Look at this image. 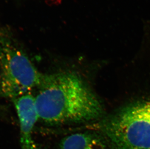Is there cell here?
Returning <instances> with one entry per match:
<instances>
[{"instance_id": "277c9868", "label": "cell", "mask_w": 150, "mask_h": 149, "mask_svg": "<svg viewBox=\"0 0 150 149\" xmlns=\"http://www.w3.org/2000/svg\"><path fill=\"white\" fill-rule=\"evenodd\" d=\"M99 135L92 133H77L63 138L58 149H109Z\"/></svg>"}, {"instance_id": "7a4b0ae2", "label": "cell", "mask_w": 150, "mask_h": 149, "mask_svg": "<svg viewBox=\"0 0 150 149\" xmlns=\"http://www.w3.org/2000/svg\"><path fill=\"white\" fill-rule=\"evenodd\" d=\"M40 73L8 29L0 27V96L13 100L41 84Z\"/></svg>"}, {"instance_id": "3957f363", "label": "cell", "mask_w": 150, "mask_h": 149, "mask_svg": "<svg viewBox=\"0 0 150 149\" xmlns=\"http://www.w3.org/2000/svg\"><path fill=\"white\" fill-rule=\"evenodd\" d=\"M102 130L116 149H150V101L124 107L105 122Z\"/></svg>"}, {"instance_id": "6da1fadb", "label": "cell", "mask_w": 150, "mask_h": 149, "mask_svg": "<svg viewBox=\"0 0 150 149\" xmlns=\"http://www.w3.org/2000/svg\"><path fill=\"white\" fill-rule=\"evenodd\" d=\"M35 103L38 119L45 124L64 125L96 119L100 102L78 74L62 71L44 74Z\"/></svg>"}]
</instances>
